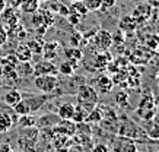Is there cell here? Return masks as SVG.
<instances>
[{
    "label": "cell",
    "instance_id": "e0dca14e",
    "mask_svg": "<svg viewBox=\"0 0 159 152\" xmlns=\"http://www.w3.org/2000/svg\"><path fill=\"white\" fill-rule=\"evenodd\" d=\"M145 132L148 135V137L159 140V117L150 118L149 123L145 126Z\"/></svg>",
    "mask_w": 159,
    "mask_h": 152
},
{
    "label": "cell",
    "instance_id": "f1b7e54d",
    "mask_svg": "<svg viewBox=\"0 0 159 152\" xmlns=\"http://www.w3.org/2000/svg\"><path fill=\"white\" fill-rule=\"evenodd\" d=\"M12 110H13V113L19 117V116H25V114H31V110H29V105L28 103H26V99L22 98L18 104H15L13 107H12Z\"/></svg>",
    "mask_w": 159,
    "mask_h": 152
},
{
    "label": "cell",
    "instance_id": "52a82bcc",
    "mask_svg": "<svg viewBox=\"0 0 159 152\" xmlns=\"http://www.w3.org/2000/svg\"><path fill=\"white\" fill-rule=\"evenodd\" d=\"M32 73L34 76H41V75H57V66L50 62V60H41L32 66Z\"/></svg>",
    "mask_w": 159,
    "mask_h": 152
},
{
    "label": "cell",
    "instance_id": "2e32d148",
    "mask_svg": "<svg viewBox=\"0 0 159 152\" xmlns=\"http://www.w3.org/2000/svg\"><path fill=\"white\" fill-rule=\"evenodd\" d=\"M6 32H7V37L18 39V41H20V43H22L24 39H26V37H28V32H26L25 26L20 24V22H18L16 25H13V26L7 28V30H6Z\"/></svg>",
    "mask_w": 159,
    "mask_h": 152
},
{
    "label": "cell",
    "instance_id": "d4e9b609",
    "mask_svg": "<svg viewBox=\"0 0 159 152\" xmlns=\"http://www.w3.org/2000/svg\"><path fill=\"white\" fill-rule=\"evenodd\" d=\"M18 126L20 129H28V127H35L37 126V118L32 114H25V116H19L18 118Z\"/></svg>",
    "mask_w": 159,
    "mask_h": 152
},
{
    "label": "cell",
    "instance_id": "ac0fdd59",
    "mask_svg": "<svg viewBox=\"0 0 159 152\" xmlns=\"http://www.w3.org/2000/svg\"><path fill=\"white\" fill-rule=\"evenodd\" d=\"M112 85H114L112 79L108 78L107 75H101L97 81V89L98 92L101 94H110L111 89H112Z\"/></svg>",
    "mask_w": 159,
    "mask_h": 152
},
{
    "label": "cell",
    "instance_id": "3957f363",
    "mask_svg": "<svg viewBox=\"0 0 159 152\" xmlns=\"http://www.w3.org/2000/svg\"><path fill=\"white\" fill-rule=\"evenodd\" d=\"M34 85L39 92L51 94L57 88L58 79L56 75H41V76H35L34 78Z\"/></svg>",
    "mask_w": 159,
    "mask_h": 152
},
{
    "label": "cell",
    "instance_id": "4316f807",
    "mask_svg": "<svg viewBox=\"0 0 159 152\" xmlns=\"http://www.w3.org/2000/svg\"><path fill=\"white\" fill-rule=\"evenodd\" d=\"M137 24H136V21L131 18V16H124L123 19L120 21V25H118V28L120 31L123 32H130V31H134Z\"/></svg>",
    "mask_w": 159,
    "mask_h": 152
},
{
    "label": "cell",
    "instance_id": "7c38bea8",
    "mask_svg": "<svg viewBox=\"0 0 159 152\" xmlns=\"http://www.w3.org/2000/svg\"><path fill=\"white\" fill-rule=\"evenodd\" d=\"M13 56L16 57V60H18L19 63H31V60L34 59L31 50L28 48V45L25 44V43H19V44L15 47Z\"/></svg>",
    "mask_w": 159,
    "mask_h": 152
},
{
    "label": "cell",
    "instance_id": "4dcf8cb0",
    "mask_svg": "<svg viewBox=\"0 0 159 152\" xmlns=\"http://www.w3.org/2000/svg\"><path fill=\"white\" fill-rule=\"evenodd\" d=\"M82 3L88 9V12H95V10L101 9L102 0H82Z\"/></svg>",
    "mask_w": 159,
    "mask_h": 152
},
{
    "label": "cell",
    "instance_id": "f35d334b",
    "mask_svg": "<svg viewBox=\"0 0 159 152\" xmlns=\"http://www.w3.org/2000/svg\"><path fill=\"white\" fill-rule=\"evenodd\" d=\"M5 7H6V0H0V13L5 10Z\"/></svg>",
    "mask_w": 159,
    "mask_h": 152
},
{
    "label": "cell",
    "instance_id": "836d02e7",
    "mask_svg": "<svg viewBox=\"0 0 159 152\" xmlns=\"http://www.w3.org/2000/svg\"><path fill=\"white\" fill-rule=\"evenodd\" d=\"M112 43L123 44V43H124V32H123V31H117L116 34H112Z\"/></svg>",
    "mask_w": 159,
    "mask_h": 152
},
{
    "label": "cell",
    "instance_id": "f546056e",
    "mask_svg": "<svg viewBox=\"0 0 159 152\" xmlns=\"http://www.w3.org/2000/svg\"><path fill=\"white\" fill-rule=\"evenodd\" d=\"M88 111L85 110L83 107H80V105H76L75 107V113H73L72 116V122H75L76 124H79V123H83L85 120H86V116H88Z\"/></svg>",
    "mask_w": 159,
    "mask_h": 152
},
{
    "label": "cell",
    "instance_id": "b9f144b4",
    "mask_svg": "<svg viewBox=\"0 0 159 152\" xmlns=\"http://www.w3.org/2000/svg\"><path fill=\"white\" fill-rule=\"evenodd\" d=\"M140 2H148V0H140Z\"/></svg>",
    "mask_w": 159,
    "mask_h": 152
},
{
    "label": "cell",
    "instance_id": "7402d4cb",
    "mask_svg": "<svg viewBox=\"0 0 159 152\" xmlns=\"http://www.w3.org/2000/svg\"><path fill=\"white\" fill-rule=\"evenodd\" d=\"M25 44L28 45V48L31 50L32 56H41L43 54V47H44V41L39 38H32V39H28Z\"/></svg>",
    "mask_w": 159,
    "mask_h": 152
},
{
    "label": "cell",
    "instance_id": "ffe728a7",
    "mask_svg": "<svg viewBox=\"0 0 159 152\" xmlns=\"http://www.w3.org/2000/svg\"><path fill=\"white\" fill-rule=\"evenodd\" d=\"M20 99H22V94H20L18 89H9V91L5 94V97H3L5 104L9 105V107H13L15 104L19 103Z\"/></svg>",
    "mask_w": 159,
    "mask_h": 152
},
{
    "label": "cell",
    "instance_id": "74e56055",
    "mask_svg": "<svg viewBox=\"0 0 159 152\" xmlns=\"http://www.w3.org/2000/svg\"><path fill=\"white\" fill-rule=\"evenodd\" d=\"M148 3H149L153 9H159V0H148Z\"/></svg>",
    "mask_w": 159,
    "mask_h": 152
},
{
    "label": "cell",
    "instance_id": "9c48e42d",
    "mask_svg": "<svg viewBox=\"0 0 159 152\" xmlns=\"http://www.w3.org/2000/svg\"><path fill=\"white\" fill-rule=\"evenodd\" d=\"M72 143V137L58 135V133H53V148L56 152H69Z\"/></svg>",
    "mask_w": 159,
    "mask_h": 152
},
{
    "label": "cell",
    "instance_id": "83f0119b",
    "mask_svg": "<svg viewBox=\"0 0 159 152\" xmlns=\"http://www.w3.org/2000/svg\"><path fill=\"white\" fill-rule=\"evenodd\" d=\"M69 10H70V12H73V13H76V15H79V16H82V18H85V16L89 13V12H88V9L85 7V5L82 3V0L72 2V3H70V6H69Z\"/></svg>",
    "mask_w": 159,
    "mask_h": 152
},
{
    "label": "cell",
    "instance_id": "484cf974",
    "mask_svg": "<svg viewBox=\"0 0 159 152\" xmlns=\"http://www.w3.org/2000/svg\"><path fill=\"white\" fill-rule=\"evenodd\" d=\"M110 62H111V56L108 51H102V53H99L93 59V63H95V67L97 69H105L110 64Z\"/></svg>",
    "mask_w": 159,
    "mask_h": 152
},
{
    "label": "cell",
    "instance_id": "603a6c76",
    "mask_svg": "<svg viewBox=\"0 0 159 152\" xmlns=\"http://www.w3.org/2000/svg\"><path fill=\"white\" fill-rule=\"evenodd\" d=\"M76 69H77V63L76 62H70V60H66L60 66H57L58 73L63 75V76H72Z\"/></svg>",
    "mask_w": 159,
    "mask_h": 152
},
{
    "label": "cell",
    "instance_id": "8992f818",
    "mask_svg": "<svg viewBox=\"0 0 159 152\" xmlns=\"http://www.w3.org/2000/svg\"><path fill=\"white\" fill-rule=\"evenodd\" d=\"M0 22H2V26L7 30L10 26H13L19 22V13H18V9H15V7H9V6H6L5 10L0 13Z\"/></svg>",
    "mask_w": 159,
    "mask_h": 152
},
{
    "label": "cell",
    "instance_id": "60d3db41",
    "mask_svg": "<svg viewBox=\"0 0 159 152\" xmlns=\"http://www.w3.org/2000/svg\"><path fill=\"white\" fill-rule=\"evenodd\" d=\"M72 2H77V0H70V3H72Z\"/></svg>",
    "mask_w": 159,
    "mask_h": 152
},
{
    "label": "cell",
    "instance_id": "8d00e7d4",
    "mask_svg": "<svg viewBox=\"0 0 159 152\" xmlns=\"http://www.w3.org/2000/svg\"><path fill=\"white\" fill-rule=\"evenodd\" d=\"M19 3L20 0H6V6H9V7H15V9H19Z\"/></svg>",
    "mask_w": 159,
    "mask_h": 152
},
{
    "label": "cell",
    "instance_id": "d590c367",
    "mask_svg": "<svg viewBox=\"0 0 159 152\" xmlns=\"http://www.w3.org/2000/svg\"><path fill=\"white\" fill-rule=\"evenodd\" d=\"M117 5V0H102L101 9H111Z\"/></svg>",
    "mask_w": 159,
    "mask_h": 152
},
{
    "label": "cell",
    "instance_id": "1f68e13d",
    "mask_svg": "<svg viewBox=\"0 0 159 152\" xmlns=\"http://www.w3.org/2000/svg\"><path fill=\"white\" fill-rule=\"evenodd\" d=\"M92 152H111V148L104 142H99L92 146Z\"/></svg>",
    "mask_w": 159,
    "mask_h": 152
},
{
    "label": "cell",
    "instance_id": "ab89813d",
    "mask_svg": "<svg viewBox=\"0 0 159 152\" xmlns=\"http://www.w3.org/2000/svg\"><path fill=\"white\" fill-rule=\"evenodd\" d=\"M45 152H56V151H54V149H53V151H45Z\"/></svg>",
    "mask_w": 159,
    "mask_h": 152
},
{
    "label": "cell",
    "instance_id": "7bdbcfd3",
    "mask_svg": "<svg viewBox=\"0 0 159 152\" xmlns=\"http://www.w3.org/2000/svg\"><path fill=\"white\" fill-rule=\"evenodd\" d=\"M39 2H47V0H39Z\"/></svg>",
    "mask_w": 159,
    "mask_h": 152
},
{
    "label": "cell",
    "instance_id": "30bf717a",
    "mask_svg": "<svg viewBox=\"0 0 159 152\" xmlns=\"http://www.w3.org/2000/svg\"><path fill=\"white\" fill-rule=\"evenodd\" d=\"M60 43L58 41H50V43H44L43 47V59L44 60H50L53 62L54 59L58 57V53H60Z\"/></svg>",
    "mask_w": 159,
    "mask_h": 152
},
{
    "label": "cell",
    "instance_id": "8fae6325",
    "mask_svg": "<svg viewBox=\"0 0 159 152\" xmlns=\"http://www.w3.org/2000/svg\"><path fill=\"white\" fill-rule=\"evenodd\" d=\"M114 152H139L137 145L133 139L129 137H118L114 142Z\"/></svg>",
    "mask_w": 159,
    "mask_h": 152
},
{
    "label": "cell",
    "instance_id": "4fadbf2b",
    "mask_svg": "<svg viewBox=\"0 0 159 152\" xmlns=\"http://www.w3.org/2000/svg\"><path fill=\"white\" fill-rule=\"evenodd\" d=\"M18 116L15 113H7V111H0V133L9 132L13 127V124L18 122Z\"/></svg>",
    "mask_w": 159,
    "mask_h": 152
},
{
    "label": "cell",
    "instance_id": "5b68a950",
    "mask_svg": "<svg viewBox=\"0 0 159 152\" xmlns=\"http://www.w3.org/2000/svg\"><path fill=\"white\" fill-rule=\"evenodd\" d=\"M155 9L148 3V2H142L140 5H137L131 13V18L136 21V24H145L146 21H149L153 15Z\"/></svg>",
    "mask_w": 159,
    "mask_h": 152
},
{
    "label": "cell",
    "instance_id": "5bb4252c",
    "mask_svg": "<svg viewBox=\"0 0 159 152\" xmlns=\"http://www.w3.org/2000/svg\"><path fill=\"white\" fill-rule=\"evenodd\" d=\"M0 76L9 82H16L19 79V75L16 72V66L7 63H0Z\"/></svg>",
    "mask_w": 159,
    "mask_h": 152
},
{
    "label": "cell",
    "instance_id": "d6a6232c",
    "mask_svg": "<svg viewBox=\"0 0 159 152\" xmlns=\"http://www.w3.org/2000/svg\"><path fill=\"white\" fill-rule=\"evenodd\" d=\"M66 18H67V21L72 25H77L79 22H80V21H82V16L76 15V13H73V12H70V10H69V15L66 16Z\"/></svg>",
    "mask_w": 159,
    "mask_h": 152
},
{
    "label": "cell",
    "instance_id": "d6986e66",
    "mask_svg": "<svg viewBox=\"0 0 159 152\" xmlns=\"http://www.w3.org/2000/svg\"><path fill=\"white\" fill-rule=\"evenodd\" d=\"M39 0H20L19 3V10L24 13H29L32 15L39 9Z\"/></svg>",
    "mask_w": 159,
    "mask_h": 152
},
{
    "label": "cell",
    "instance_id": "ba28073f",
    "mask_svg": "<svg viewBox=\"0 0 159 152\" xmlns=\"http://www.w3.org/2000/svg\"><path fill=\"white\" fill-rule=\"evenodd\" d=\"M51 130H53V133H58V135H64V136L72 137L76 133L77 126H76V123L72 122V120H61L60 118V122Z\"/></svg>",
    "mask_w": 159,
    "mask_h": 152
},
{
    "label": "cell",
    "instance_id": "277c9868",
    "mask_svg": "<svg viewBox=\"0 0 159 152\" xmlns=\"http://www.w3.org/2000/svg\"><path fill=\"white\" fill-rule=\"evenodd\" d=\"M93 47L98 53H102V51H108L111 45H112V34L107 30H99L93 34Z\"/></svg>",
    "mask_w": 159,
    "mask_h": 152
},
{
    "label": "cell",
    "instance_id": "e575fe53",
    "mask_svg": "<svg viewBox=\"0 0 159 152\" xmlns=\"http://www.w3.org/2000/svg\"><path fill=\"white\" fill-rule=\"evenodd\" d=\"M7 39H9L7 32H6V30L0 25V47H2V45H5L6 43H7Z\"/></svg>",
    "mask_w": 159,
    "mask_h": 152
},
{
    "label": "cell",
    "instance_id": "6da1fadb",
    "mask_svg": "<svg viewBox=\"0 0 159 152\" xmlns=\"http://www.w3.org/2000/svg\"><path fill=\"white\" fill-rule=\"evenodd\" d=\"M97 103H98L97 91L92 86H89V85H82L79 88V92H77V105L83 107L89 113L92 108L97 105Z\"/></svg>",
    "mask_w": 159,
    "mask_h": 152
},
{
    "label": "cell",
    "instance_id": "9a60e30c",
    "mask_svg": "<svg viewBox=\"0 0 159 152\" xmlns=\"http://www.w3.org/2000/svg\"><path fill=\"white\" fill-rule=\"evenodd\" d=\"M22 98H24V97H22ZM25 99H26V103H28V105H29V110H31V114H32L43 107L44 103L48 99V97H47L45 94H43V95H28V97H25Z\"/></svg>",
    "mask_w": 159,
    "mask_h": 152
},
{
    "label": "cell",
    "instance_id": "cb8c5ba5",
    "mask_svg": "<svg viewBox=\"0 0 159 152\" xmlns=\"http://www.w3.org/2000/svg\"><path fill=\"white\" fill-rule=\"evenodd\" d=\"M64 57L67 60H70V62H76V63H79V60L83 59V51L79 47H69V48L64 50Z\"/></svg>",
    "mask_w": 159,
    "mask_h": 152
},
{
    "label": "cell",
    "instance_id": "44dd1931",
    "mask_svg": "<svg viewBox=\"0 0 159 152\" xmlns=\"http://www.w3.org/2000/svg\"><path fill=\"white\" fill-rule=\"evenodd\" d=\"M75 104L72 103H64L58 107V117L61 120H72V116L75 113Z\"/></svg>",
    "mask_w": 159,
    "mask_h": 152
},
{
    "label": "cell",
    "instance_id": "7a4b0ae2",
    "mask_svg": "<svg viewBox=\"0 0 159 152\" xmlns=\"http://www.w3.org/2000/svg\"><path fill=\"white\" fill-rule=\"evenodd\" d=\"M38 137V127L22 129L19 133V146L25 152H34Z\"/></svg>",
    "mask_w": 159,
    "mask_h": 152
}]
</instances>
